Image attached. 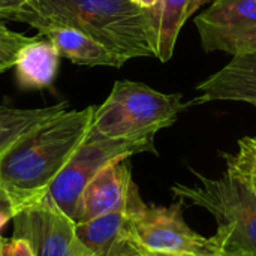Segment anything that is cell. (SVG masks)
<instances>
[{"label": "cell", "mask_w": 256, "mask_h": 256, "mask_svg": "<svg viewBox=\"0 0 256 256\" xmlns=\"http://www.w3.org/2000/svg\"><path fill=\"white\" fill-rule=\"evenodd\" d=\"M129 240L150 250L224 256L216 237H202L186 224L182 201L170 207L147 206L140 192L130 202Z\"/></svg>", "instance_id": "8992f818"}, {"label": "cell", "mask_w": 256, "mask_h": 256, "mask_svg": "<svg viewBox=\"0 0 256 256\" xmlns=\"http://www.w3.org/2000/svg\"><path fill=\"white\" fill-rule=\"evenodd\" d=\"M94 106L63 110L20 136L0 154V188L14 212L46 195L86 140Z\"/></svg>", "instance_id": "6da1fadb"}, {"label": "cell", "mask_w": 256, "mask_h": 256, "mask_svg": "<svg viewBox=\"0 0 256 256\" xmlns=\"http://www.w3.org/2000/svg\"><path fill=\"white\" fill-rule=\"evenodd\" d=\"M192 0H159L150 8L152 22L156 38V57L160 62H168L176 48L178 33L189 18Z\"/></svg>", "instance_id": "5bb4252c"}, {"label": "cell", "mask_w": 256, "mask_h": 256, "mask_svg": "<svg viewBox=\"0 0 256 256\" xmlns=\"http://www.w3.org/2000/svg\"><path fill=\"white\" fill-rule=\"evenodd\" d=\"M38 36H26L22 33L14 32L0 22V75L14 68L16 57L22 46L34 40Z\"/></svg>", "instance_id": "2e32d148"}, {"label": "cell", "mask_w": 256, "mask_h": 256, "mask_svg": "<svg viewBox=\"0 0 256 256\" xmlns=\"http://www.w3.org/2000/svg\"><path fill=\"white\" fill-rule=\"evenodd\" d=\"M224 256H249V255H244V254H225Z\"/></svg>", "instance_id": "d4e9b609"}, {"label": "cell", "mask_w": 256, "mask_h": 256, "mask_svg": "<svg viewBox=\"0 0 256 256\" xmlns=\"http://www.w3.org/2000/svg\"><path fill=\"white\" fill-rule=\"evenodd\" d=\"M212 0H192V4H190V8H189V16L192 15V14H195V12H198V9L201 8V6H204L206 3H210Z\"/></svg>", "instance_id": "7402d4cb"}, {"label": "cell", "mask_w": 256, "mask_h": 256, "mask_svg": "<svg viewBox=\"0 0 256 256\" xmlns=\"http://www.w3.org/2000/svg\"><path fill=\"white\" fill-rule=\"evenodd\" d=\"M196 183L174 184L182 202L201 207L214 216L216 238L225 254L256 256V176L238 154H226V171L210 178L194 172Z\"/></svg>", "instance_id": "3957f363"}, {"label": "cell", "mask_w": 256, "mask_h": 256, "mask_svg": "<svg viewBox=\"0 0 256 256\" xmlns=\"http://www.w3.org/2000/svg\"><path fill=\"white\" fill-rule=\"evenodd\" d=\"M249 141H250V144L256 148V138H249Z\"/></svg>", "instance_id": "484cf974"}, {"label": "cell", "mask_w": 256, "mask_h": 256, "mask_svg": "<svg viewBox=\"0 0 256 256\" xmlns=\"http://www.w3.org/2000/svg\"><path fill=\"white\" fill-rule=\"evenodd\" d=\"M240 159H242V158H240ZM242 160H243V159H242ZM243 162H244V160H243ZM244 164H246V162H244ZM246 165H248V164H246ZM248 166H249V165H248ZM249 168H250V166H249ZM252 172H254V171H252ZM254 174H255V172H254ZM256 176V174H255Z\"/></svg>", "instance_id": "83f0119b"}, {"label": "cell", "mask_w": 256, "mask_h": 256, "mask_svg": "<svg viewBox=\"0 0 256 256\" xmlns=\"http://www.w3.org/2000/svg\"><path fill=\"white\" fill-rule=\"evenodd\" d=\"M3 20L20 21L36 30L76 28L124 63L136 57H156L152 12L132 0H27Z\"/></svg>", "instance_id": "7a4b0ae2"}, {"label": "cell", "mask_w": 256, "mask_h": 256, "mask_svg": "<svg viewBox=\"0 0 256 256\" xmlns=\"http://www.w3.org/2000/svg\"><path fill=\"white\" fill-rule=\"evenodd\" d=\"M195 26L207 52L256 51V0H214L195 18Z\"/></svg>", "instance_id": "ba28073f"}, {"label": "cell", "mask_w": 256, "mask_h": 256, "mask_svg": "<svg viewBox=\"0 0 256 256\" xmlns=\"http://www.w3.org/2000/svg\"><path fill=\"white\" fill-rule=\"evenodd\" d=\"M132 2L142 6V8H147V9H150V8H153V6H156L159 3V0H132Z\"/></svg>", "instance_id": "603a6c76"}, {"label": "cell", "mask_w": 256, "mask_h": 256, "mask_svg": "<svg viewBox=\"0 0 256 256\" xmlns=\"http://www.w3.org/2000/svg\"><path fill=\"white\" fill-rule=\"evenodd\" d=\"M14 214H15V212H14V208H12L8 196L4 195V192L0 188V230H2L3 225H6V222L12 220Z\"/></svg>", "instance_id": "d6986e66"}, {"label": "cell", "mask_w": 256, "mask_h": 256, "mask_svg": "<svg viewBox=\"0 0 256 256\" xmlns=\"http://www.w3.org/2000/svg\"><path fill=\"white\" fill-rule=\"evenodd\" d=\"M146 152L156 153L154 136L108 138L90 129L66 166L54 178L46 194L75 222L78 202L88 182L106 165Z\"/></svg>", "instance_id": "5b68a950"}, {"label": "cell", "mask_w": 256, "mask_h": 256, "mask_svg": "<svg viewBox=\"0 0 256 256\" xmlns=\"http://www.w3.org/2000/svg\"><path fill=\"white\" fill-rule=\"evenodd\" d=\"M27 0H0V20H3L4 15L20 9Z\"/></svg>", "instance_id": "44dd1931"}, {"label": "cell", "mask_w": 256, "mask_h": 256, "mask_svg": "<svg viewBox=\"0 0 256 256\" xmlns=\"http://www.w3.org/2000/svg\"><path fill=\"white\" fill-rule=\"evenodd\" d=\"M122 256H142V255H140V254H138V252H136V250H135V249L132 248V249H130L129 252L123 254V255H122Z\"/></svg>", "instance_id": "cb8c5ba5"}, {"label": "cell", "mask_w": 256, "mask_h": 256, "mask_svg": "<svg viewBox=\"0 0 256 256\" xmlns=\"http://www.w3.org/2000/svg\"><path fill=\"white\" fill-rule=\"evenodd\" d=\"M238 146H240V150L237 154L250 166V170L256 174V148L250 144L249 138H243L238 142Z\"/></svg>", "instance_id": "ac0fdd59"}, {"label": "cell", "mask_w": 256, "mask_h": 256, "mask_svg": "<svg viewBox=\"0 0 256 256\" xmlns=\"http://www.w3.org/2000/svg\"><path fill=\"white\" fill-rule=\"evenodd\" d=\"M12 222L14 237L24 238L34 256H94L76 238V224L48 194L20 208Z\"/></svg>", "instance_id": "52a82bcc"}, {"label": "cell", "mask_w": 256, "mask_h": 256, "mask_svg": "<svg viewBox=\"0 0 256 256\" xmlns=\"http://www.w3.org/2000/svg\"><path fill=\"white\" fill-rule=\"evenodd\" d=\"M60 54L48 39L39 36L21 48L15 62V78L24 90H42L51 87L56 80Z\"/></svg>", "instance_id": "4fadbf2b"}, {"label": "cell", "mask_w": 256, "mask_h": 256, "mask_svg": "<svg viewBox=\"0 0 256 256\" xmlns=\"http://www.w3.org/2000/svg\"><path fill=\"white\" fill-rule=\"evenodd\" d=\"M200 96L192 104L240 100L256 106V51L232 56L219 72L196 86Z\"/></svg>", "instance_id": "30bf717a"}, {"label": "cell", "mask_w": 256, "mask_h": 256, "mask_svg": "<svg viewBox=\"0 0 256 256\" xmlns=\"http://www.w3.org/2000/svg\"><path fill=\"white\" fill-rule=\"evenodd\" d=\"M138 189L134 192L132 198ZM128 207L76 224L75 232L80 243L94 256H122L134 246L129 240L130 202Z\"/></svg>", "instance_id": "8fae6325"}, {"label": "cell", "mask_w": 256, "mask_h": 256, "mask_svg": "<svg viewBox=\"0 0 256 256\" xmlns=\"http://www.w3.org/2000/svg\"><path fill=\"white\" fill-rule=\"evenodd\" d=\"M39 38L44 36L48 39L60 57L70 60L75 64L82 66H111L122 68L124 62L104 46L100 42L93 39L92 36L70 27H46L40 28Z\"/></svg>", "instance_id": "7c38bea8"}, {"label": "cell", "mask_w": 256, "mask_h": 256, "mask_svg": "<svg viewBox=\"0 0 256 256\" xmlns=\"http://www.w3.org/2000/svg\"><path fill=\"white\" fill-rule=\"evenodd\" d=\"M134 249L142 256H204V255H195V254H182V252H159V250H150V249H146L142 246H138V244H134Z\"/></svg>", "instance_id": "ffe728a7"}, {"label": "cell", "mask_w": 256, "mask_h": 256, "mask_svg": "<svg viewBox=\"0 0 256 256\" xmlns=\"http://www.w3.org/2000/svg\"><path fill=\"white\" fill-rule=\"evenodd\" d=\"M66 108L68 102H60L42 108L0 106V154L32 128Z\"/></svg>", "instance_id": "9a60e30c"}, {"label": "cell", "mask_w": 256, "mask_h": 256, "mask_svg": "<svg viewBox=\"0 0 256 256\" xmlns=\"http://www.w3.org/2000/svg\"><path fill=\"white\" fill-rule=\"evenodd\" d=\"M188 106L182 94L160 93L142 82L116 81L105 102L94 106L90 129L108 138L154 136L174 124Z\"/></svg>", "instance_id": "277c9868"}, {"label": "cell", "mask_w": 256, "mask_h": 256, "mask_svg": "<svg viewBox=\"0 0 256 256\" xmlns=\"http://www.w3.org/2000/svg\"><path fill=\"white\" fill-rule=\"evenodd\" d=\"M136 184L132 180L128 159L116 160L102 168L81 194L76 212V224L92 220L128 207Z\"/></svg>", "instance_id": "9c48e42d"}, {"label": "cell", "mask_w": 256, "mask_h": 256, "mask_svg": "<svg viewBox=\"0 0 256 256\" xmlns=\"http://www.w3.org/2000/svg\"><path fill=\"white\" fill-rule=\"evenodd\" d=\"M2 256H34V252L24 238L12 237L6 240L3 238Z\"/></svg>", "instance_id": "e0dca14e"}, {"label": "cell", "mask_w": 256, "mask_h": 256, "mask_svg": "<svg viewBox=\"0 0 256 256\" xmlns=\"http://www.w3.org/2000/svg\"><path fill=\"white\" fill-rule=\"evenodd\" d=\"M2 244H3V238H0V256H2Z\"/></svg>", "instance_id": "4316f807"}]
</instances>
